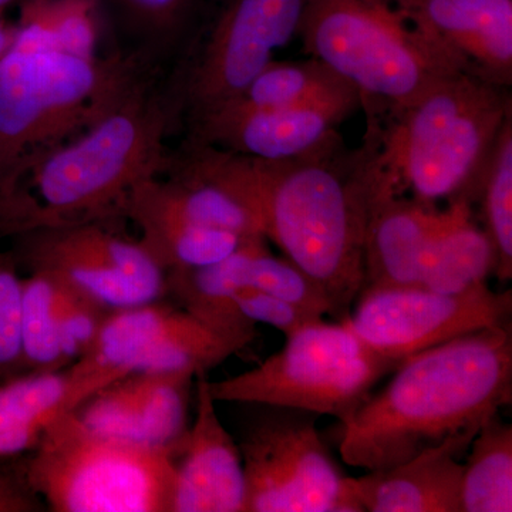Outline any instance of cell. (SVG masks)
Returning a JSON list of instances; mask_svg holds the SVG:
<instances>
[{"label":"cell","instance_id":"obj_1","mask_svg":"<svg viewBox=\"0 0 512 512\" xmlns=\"http://www.w3.org/2000/svg\"><path fill=\"white\" fill-rule=\"evenodd\" d=\"M366 110L362 144L336 133L303 156L282 161L241 156L185 141L175 164L234 191L261 221L266 239L322 289L339 322L363 286L370 217L394 187L384 160L383 119ZM396 188V187H394Z\"/></svg>","mask_w":512,"mask_h":512},{"label":"cell","instance_id":"obj_4","mask_svg":"<svg viewBox=\"0 0 512 512\" xmlns=\"http://www.w3.org/2000/svg\"><path fill=\"white\" fill-rule=\"evenodd\" d=\"M379 113L384 160L400 194L410 191L413 200L431 207L440 201L473 204L512 117V96L510 87L456 70L402 109Z\"/></svg>","mask_w":512,"mask_h":512},{"label":"cell","instance_id":"obj_5","mask_svg":"<svg viewBox=\"0 0 512 512\" xmlns=\"http://www.w3.org/2000/svg\"><path fill=\"white\" fill-rule=\"evenodd\" d=\"M141 83L128 60L32 46L16 37L0 57V184L8 191L30 161L92 126Z\"/></svg>","mask_w":512,"mask_h":512},{"label":"cell","instance_id":"obj_18","mask_svg":"<svg viewBox=\"0 0 512 512\" xmlns=\"http://www.w3.org/2000/svg\"><path fill=\"white\" fill-rule=\"evenodd\" d=\"M124 375L74 362L57 372L25 373L0 383V460L29 453L53 420Z\"/></svg>","mask_w":512,"mask_h":512},{"label":"cell","instance_id":"obj_15","mask_svg":"<svg viewBox=\"0 0 512 512\" xmlns=\"http://www.w3.org/2000/svg\"><path fill=\"white\" fill-rule=\"evenodd\" d=\"M355 111L349 106L286 109L224 106L191 121L187 143L261 160H289L322 146L339 133V124Z\"/></svg>","mask_w":512,"mask_h":512},{"label":"cell","instance_id":"obj_21","mask_svg":"<svg viewBox=\"0 0 512 512\" xmlns=\"http://www.w3.org/2000/svg\"><path fill=\"white\" fill-rule=\"evenodd\" d=\"M495 271L490 238L473 220L471 202H450L427 254L421 286L441 293H463L487 284Z\"/></svg>","mask_w":512,"mask_h":512},{"label":"cell","instance_id":"obj_22","mask_svg":"<svg viewBox=\"0 0 512 512\" xmlns=\"http://www.w3.org/2000/svg\"><path fill=\"white\" fill-rule=\"evenodd\" d=\"M225 106L286 109L303 106H349L359 110L362 96L355 86L311 57L302 62H269L241 96ZM224 107V106H222Z\"/></svg>","mask_w":512,"mask_h":512},{"label":"cell","instance_id":"obj_20","mask_svg":"<svg viewBox=\"0 0 512 512\" xmlns=\"http://www.w3.org/2000/svg\"><path fill=\"white\" fill-rule=\"evenodd\" d=\"M390 187L370 217L363 255V289L421 286L431 239L440 220L437 207L404 198Z\"/></svg>","mask_w":512,"mask_h":512},{"label":"cell","instance_id":"obj_27","mask_svg":"<svg viewBox=\"0 0 512 512\" xmlns=\"http://www.w3.org/2000/svg\"><path fill=\"white\" fill-rule=\"evenodd\" d=\"M244 288L271 293L322 316L332 315L322 289L289 259L271 254L266 239L255 242L249 249Z\"/></svg>","mask_w":512,"mask_h":512},{"label":"cell","instance_id":"obj_25","mask_svg":"<svg viewBox=\"0 0 512 512\" xmlns=\"http://www.w3.org/2000/svg\"><path fill=\"white\" fill-rule=\"evenodd\" d=\"M22 349L25 373L57 372L70 366L64 355L55 284L46 272L23 278Z\"/></svg>","mask_w":512,"mask_h":512},{"label":"cell","instance_id":"obj_7","mask_svg":"<svg viewBox=\"0 0 512 512\" xmlns=\"http://www.w3.org/2000/svg\"><path fill=\"white\" fill-rule=\"evenodd\" d=\"M174 447L97 433L73 410L53 420L15 467L49 511L171 512Z\"/></svg>","mask_w":512,"mask_h":512},{"label":"cell","instance_id":"obj_24","mask_svg":"<svg viewBox=\"0 0 512 512\" xmlns=\"http://www.w3.org/2000/svg\"><path fill=\"white\" fill-rule=\"evenodd\" d=\"M461 477V512L512 511V426L500 413L481 424Z\"/></svg>","mask_w":512,"mask_h":512},{"label":"cell","instance_id":"obj_34","mask_svg":"<svg viewBox=\"0 0 512 512\" xmlns=\"http://www.w3.org/2000/svg\"><path fill=\"white\" fill-rule=\"evenodd\" d=\"M5 202H6V190L2 184H0V234H2V221H3V211H5Z\"/></svg>","mask_w":512,"mask_h":512},{"label":"cell","instance_id":"obj_33","mask_svg":"<svg viewBox=\"0 0 512 512\" xmlns=\"http://www.w3.org/2000/svg\"><path fill=\"white\" fill-rule=\"evenodd\" d=\"M16 33H18V29H8L0 20V57L5 55L12 47L16 39Z\"/></svg>","mask_w":512,"mask_h":512},{"label":"cell","instance_id":"obj_35","mask_svg":"<svg viewBox=\"0 0 512 512\" xmlns=\"http://www.w3.org/2000/svg\"><path fill=\"white\" fill-rule=\"evenodd\" d=\"M15 2V0H0V9L5 8V6H8L9 3Z\"/></svg>","mask_w":512,"mask_h":512},{"label":"cell","instance_id":"obj_16","mask_svg":"<svg viewBox=\"0 0 512 512\" xmlns=\"http://www.w3.org/2000/svg\"><path fill=\"white\" fill-rule=\"evenodd\" d=\"M421 35L461 67L511 87L512 0H394Z\"/></svg>","mask_w":512,"mask_h":512},{"label":"cell","instance_id":"obj_31","mask_svg":"<svg viewBox=\"0 0 512 512\" xmlns=\"http://www.w3.org/2000/svg\"><path fill=\"white\" fill-rule=\"evenodd\" d=\"M231 298L245 318L254 323L261 322L274 326L285 333V336L292 335L309 323L323 319L319 313L255 288L238 289L232 293Z\"/></svg>","mask_w":512,"mask_h":512},{"label":"cell","instance_id":"obj_6","mask_svg":"<svg viewBox=\"0 0 512 512\" xmlns=\"http://www.w3.org/2000/svg\"><path fill=\"white\" fill-rule=\"evenodd\" d=\"M305 52L362 96L363 109L396 111L463 70L414 28L394 0H306Z\"/></svg>","mask_w":512,"mask_h":512},{"label":"cell","instance_id":"obj_10","mask_svg":"<svg viewBox=\"0 0 512 512\" xmlns=\"http://www.w3.org/2000/svg\"><path fill=\"white\" fill-rule=\"evenodd\" d=\"M244 512H362L311 420L274 416L241 441Z\"/></svg>","mask_w":512,"mask_h":512},{"label":"cell","instance_id":"obj_9","mask_svg":"<svg viewBox=\"0 0 512 512\" xmlns=\"http://www.w3.org/2000/svg\"><path fill=\"white\" fill-rule=\"evenodd\" d=\"M306 0H221L165 93L187 123L231 103L298 36Z\"/></svg>","mask_w":512,"mask_h":512},{"label":"cell","instance_id":"obj_29","mask_svg":"<svg viewBox=\"0 0 512 512\" xmlns=\"http://www.w3.org/2000/svg\"><path fill=\"white\" fill-rule=\"evenodd\" d=\"M22 295L23 278L15 256L0 254V383L25 375Z\"/></svg>","mask_w":512,"mask_h":512},{"label":"cell","instance_id":"obj_17","mask_svg":"<svg viewBox=\"0 0 512 512\" xmlns=\"http://www.w3.org/2000/svg\"><path fill=\"white\" fill-rule=\"evenodd\" d=\"M197 379V414L174 447L171 512H244L241 450L222 426L207 373Z\"/></svg>","mask_w":512,"mask_h":512},{"label":"cell","instance_id":"obj_28","mask_svg":"<svg viewBox=\"0 0 512 512\" xmlns=\"http://www.w3.org/2000/svg\"><path fill=\"white\" fill-rule=\"evenodd\" d=\"M49 275L52 276L55 284L56 311L64 355L70 365H73L76 360L92 349L111 309L101 305L92 296L80 291L69 282L55 275Z\"/></svg>","mask_w":512,"mask_h":512},{"label":"cell","instance_id":"obj_36","mask_svg":"<svg viewBox=\"0 0 512 512\" xmlns=\"http://www.w3.org/2000/svg\"><path fill=\"white\" fill-rule=\"evenodd\" d=\"M0 12H2V9H0Z\"/></svg>","mask_w":512,"mask_h":512},{"label":"cell","instance_id":"obj_2","mask_svg":"<svg viewBox=\"0 0 512 512\" xmlns=\"http://www.w3.org/2000/svg\"><path fill=\"white\" fill-rule=\"evenodd\" d=\"M512 402L511 323L477 330L407 357L379 393L343 423L340 456L384 470L451 437L476 436Z\"/></svg>","mask_w":512,"mask_h":512},{"label":"cell","instance_id":"obj_26","mask_svg":"<svg viewBox=\"0 0 512 512\" xmlns=\"http://www.w3.org/2000/svg\"><path fill=\"white\" fill-rule=\"evenodd\" d=\"M483 205L485 234L495 255L494 275L501 282L512 279V117L503 130L485 167L477 201Z\"/></svg>","mask_w":512,"mask_h":512},{"label":"cell","instance_id":"obj_32","mask_svg":"<svg viewBox=\"0 0 512 512\" xmlns=\"http://www.w3.org/2000/svg\"><path fill=\"white\" fill-rule=\"evenodd\" d=\"M45 504L29 490L19 471L0 460V512H42Z\"/></svg>","mask_w":512,"mask_h":512},{"label":"cell","instance_id":"obj_3","mask_svg":"<svg viewBox=\"0 0 512 512\" xmlns=\"http://www.w3.org/2000/svg\"><path fill=\"white\" fill-rule=\"evenodd\" d=\"M174 120L167 96L141 83L82 136L23 168L16 178L28 177L29 187L10 190V234L120 215L136 185L170 168L164 141Z\"/></svg>","mask_w":512,"mask_h":512},{"label":"cell","instance_id":"obj_30","mask_svg":"<svg viewBox=\"0 0 512 512\" xmlns=\"http://www.w3.org/2000/svg\"><path fill=\"white\" fill-rule=\"evenodd\" d=\"M116 3L140 33L168 42L183 32L197 0H116Z\"/></svg>","mask_w":512,"mask_h":512},{"label":"cell","instance_id":"obj_19","mask_svg":"<svg viewBox=\"0 0 512 512\" xmlns=\"http://www.w3.org/2000/svg\"><path fill=\"white\" fill-rule=\"evenodd\" d=\"M474 436L451 437L412 460L349 478L362 512H461L463 463Z\"/></svg>","mask_w":512,"mask_h":512},{"label":"cell","instance_id":"obj_23","mask_svg":"<svg viewBox=\"0 0 512 512\" xmlns=\"http://www.w3.org/2000/svg\"><path fill=\"white\" fill-rule=\"evenodd\" d=\"M121 215L136 222L141 231L138 242L165 274L217 264L248 242L264 238L244 237L225 229L200 227L133 205L124 208Z\"/></svg>","mask_w":512,"mask_h":512},{"label":"cell","instance_id":"obj_14","mask_svg":"<svg viewBox=\"0 0 512 512\" xmlns=\"http://www.w3.org/2000/svg\"><path fill=\"white\" fill-rule=\"evenodd\" d=\"M187 372H130L84 400L74 414L89 429L151 447H174L188 429Z\"/></svg>","mask_w":512,"mask_h":512},{"label":"cell","instance_id":"obj_12","mask_svg":"<svg viewBox=\"0 0 512 512\" xmlns=\"http://www.w3.org/2000/svg\"><path fill=\"white\" fill-rule=\"evenodd\" d=\"M356 301L355 312L342 322L369 348L399 362L468 333L511 323L512 292H494L487 284L463 293L419 285L367 288Z\"/></svg>","mask_w":512,"mask_h":512},{"label":"cell","instance_id":"obj_11","mask_svg":"<svg viewBox=\"0 0 512 512\" xmlns=\"http://www.w3.org/2000/svg\"><path fill=\"white\" fill-rule=\"evenodd\" d=\"M18 237L16 261L69 282L111 311L160 301L167 293V274L143 245L114 234L103 221L33 228Z\"/></svg>","mask_w":512,"mask_h":512},{"label":"cell","instance_id":"obj_8","mask_svg":"<svg viewBox=\"0 0 512 512\" xmlns=\"http://www.w3.org/2000/svg\"><path fill=\"white\" fill-rule=\"evenodd\" d=\"M399 360L369 348L345 322L320 319L286 336L281 352L255 369L210 382L215 402L266 404L346 423Z\"/></svg>","mask_w":512,"mask_h":512},{"label":"cell","instance_id":"obj_13","mask_svg":"<svg viewBox=\"0 0 512 512\" xmlns=\"http://www.w3.org/2000/svg\"><path fill=\"white\" fill-rule=\"evenodd\" d=\"M254 338L217 328L158 301L111 311L92 349L76 362L119 372L198 376L247 348Z\"/></svg>","mask_w":512,"mask_h":512}]
</instances>
